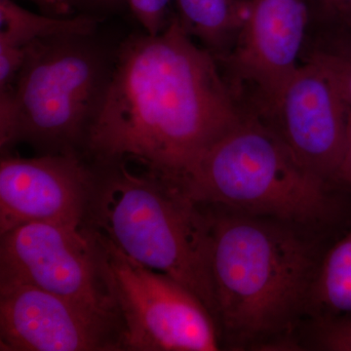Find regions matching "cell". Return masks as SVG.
<instances>
[{"label":"cell","instance_id":"6da1fadb","mask_svg":"<svg viewBox=\"0 0 351 351\" xmlns=\"http://www.w3.org/2000/svg\"><path fill=\"white\" fill-rule=\"evenodd\" d=\"M242 117L216 57L173 16L160 34H133L117 48L83 156L132 161L178 182Z\"/></svg>","mask_w":351,"mask_h":351},{"label":"cell","instance_id":"7a4b0ae2","mask_svg":"<svg viewBox=\"0 0 351 351\" xmlns=\"http://www.w3.org/2000/svg\"><path fill=\"white\" fill-rule=\"evenodd\" d=\"M221 341L235 350L298 348L290 336L308 314L323 255L304 226L203 205Z\"/></svg>","mask_w":351,"mask_h":351},{"label":"cell","instance_id":"3957f363","mask_svg":"<svg viewBox=\"0 0 351 351\" xmlns=\"http://www.w3.org/2000/svg\"><path fill=\"white\" fill-rule=\"evenodd\" d=\"M91 162L95 182L86 225L129 257L189 289L218 326L211 225L204 206L177 182L140 164Z\"/></svg>","mask_w":351,"mask_h":351},{"label":"cell","instance_id":"277c9868","mask_svg":"<svg viewBox=\"0 0 351 351\" xmlns=\"http://www.w3.org/2000/svg\"><path fill=\"white\" fill-rule=\"evenodd\" d=\"M178 184L198 204L281 219L315 232L339 215L331 184L302 165L271 127L246 117Z\"/></svg>","mask_w":351,"mask_h":351},{"label":"cell","instance_id":"5b68a950","mask_svg":"<svg viewBox=\"0 0 351 351\" xmlns=\"http://www.w3.org/2000/svg\"><path fill=\"white\" fill-rule=\"evenodd\" d=\"M115 55L97 34L27 45L14 84L13 145L24 143L39 154H83Z\"/></svg>","mask_w":351,"mask_h":351},{"label":"cell","instance_id":"8992f818","mask_svg":"<svg viewBox=\"0 0 351 351\" xmlns=\"http://www.w3.org/2000/svg\"><path fill=\"white\" fill-rule=\"evenodd\" d=\"M93 230L119 314L121 350H219L216 321L193 292L129 257Z\"/></svg>","mask_w":351,"mask_h":351},{"label":"cell","instance_id":"52a82bcc","mask_svg":"<svg viewBox=\"0 0 351 351\" xmlns=\"http://www.w3.org/2000/svg\"><path fill=\"white\" fill-rule=\"evenodd\" d=\"M1 285L39 288L119 323L96 235L87 225L27 223L1 234Z\"/></svg>","mask_w":351,"mask_h":351},{"label":"cell","instance_id":"ba28073f","mask_svg":"<svg viewBox=\"0 0 351 351\" xmlns=\"http://www.w3.org/2000/svg\"><path fill=\"white\" fill-rule=\"evenodd\" d=\"M93 163L80 154L0 161V235L34 223L86 225Z\"/></svg>","mask_w":351,"mask_h":351},{"label":"cell","instance_id":"9c48e42d","mask_svg":"<svg viewBox=\"0 0 351 351\" xmlns=\"http://www.w3.org/2000/svg\"><path fill=\"white\" fill-rule=\"evenodd\" d=\"M267 108V123L298 160L330 184L337 182L350 110L326 73L311 62L300 66Z\"/></svg>","mask_w":351,"mask_h":351},{"label":"cell","instance_id":"30bf717a","mask_svg":"<svg viewBox=\"0 0 351 351\" xmlns=\"http://www.w3.org/2000/svg\"><path fill=\"white\" fill-rule=\"evenodd\" d=\"M0 350L119 351V323L39 288L1 285Z\"/></svg>","mask_w":351,"mask_h":351},{"label":"cell","instance_id":"8fae6325","mask_svg":"<svg viewBox=\"0 0 351 351\" xmlns=\"http://www.w3.org/2000/svg\"><path fill=\"white\" fill-rule=\"evenodd\" d=\"M307 0H248L232 64L267 105L299 68L309 18Z\"/></svg>","mask_w":351,"mask_h":351},{"label":"cell","instance_id":"7c38bea8","mask_svg":"<svg viewBox=\"0 0 351 351\" xmlns=\"http://www.w3.org/2000/svg\"><path fill=\"white\" fill-rule=\"evenodd\" d=\"M101 22L93 14L54 17L32 12L14 0H0V45L25 47L40 39L94 34Z\"/></svg>","mask_w":351,"mask_h":351},{"label":"cell","instance_id":"4fadbf2b","mask_svg":"<svg viewBox=\"0 0 351 351\" xmlns=\"http://www.w3.org/2000/svg\"><path fill=\"white\" fill-rule=\"evenodd\" d=\"M248 0H177L178 18L191 38L216 57L239 34Z\"/></svg>","mask_w":351,"mask_h":351},{"label":"cell","instance_id":"5bb4252c","mask_svg":"<svg viewBox=\"0 0 351 351\" xmlns=\"http://www.w3.org/2000/svg\"><path fill=\"white\" fill-rule=\"evenodd\" d=\"M345 313H351V232L323 255L308 304L314 318Z\"/></svg>","mask_w":351,"mask_h":351},{"label":"cell","instance_id":"9a60e30c","mask_svg":"<svg viewBox=\"0 0 351 351\" xmlns=\"http://www.w3.org/2000/svg\"><path fill=\"white\" fill-rule=\"evenodd\" d=\"M309 341L315 350L351 351V313L314 318Z\"/></svg>","mask_w":351,"mask_h":351},{"label":"cell","instance_id":"2e32d148","mask_svg":"<svg viewBox=\"0 0 351 351\" xmlns=\"http://www.w3.org/2000/svg\"><path fill=\"white\" fill-rule=\"evenodd\" d=\"M309 62L319 66L334 83L346 105L351 110V59L325 52H316Z\"/></svg>","mask_w":351,"mask_h":351},{"label":"cell","instance_id":"e0dca14e","mask_svg":"<svg viewBox=\"0 0 351 351\" xmlns=\"http://www.w3.org/2000/svg\"><path fill=\"white\" fill-rule=\"evenodd\" d=\"M131 12L144 32L156 36L167 27L168 10L172 0H126Z\"/></svg>","mask_w":351,"mask_h":351},{"label":"cell","instance_id":"ac0fdd59","mask_svg":"<svg viewBox=\"0 0 351 351\" xmlns=\"http://www.w3.org/2000/svg\"><path fill=\"white\" fill-rule=\"evenodd\" d=\"M27 46L10 47L0 45V90L13 87L24 64Z\"/></svg>","mask_w":351,"mask_h":351},{"label":"cell","instance_id":"d6986e66","mask_svg":"<svg viewBox=\"0 0 351 351\" xmlns=\"http://www.w3.org/2000/svg\"><path fill=\"white\" fill-rule=\"evenodd\" d=\"M309 11L332 20L351 21V0H307Z\"/></svg>","mask_w":351,"mask_h":351},{"label":"cell","instance_id":"ffe728a7","mask_svg":"<svg viewBox=\"0 0 351 351\" xmlns=\"http://www.w3.org/2000/svg\"><path fill=\"white\" fill-rule=\"evenodd\" d=\"M38 7L41 13L54 17H71L73 6L69 0H29Z\"/></svg>","mask_w":351,"mask_h":351},{"label":"cell","instance_id":"44dd1931","mask_svg":"<svg viewBox=\"0 0 351 351\" xmlns=\"http://www.w3.org/2000/svg\"><path fill=\"white\" fill-rule=\"evenodd\" d=\"M337 182L346 184L351 189V110L345 149L337 173Z\"/></svg>","mask_w":351,"mask_h":351},{"label":"cell","instance_id":"7402d4cb","mask_svg":"<svg viewBox=\"0 0 351 351\" xmlns=\"http://www.w3.org/2000/svg\"><path fill=\"white\" fill-rule=\"evenodd\" d=\"M71 5L94 11H112L127 3L126 0H69Z\"/></svg>","mask_w":351,"mask_h":351}]
</instances>
